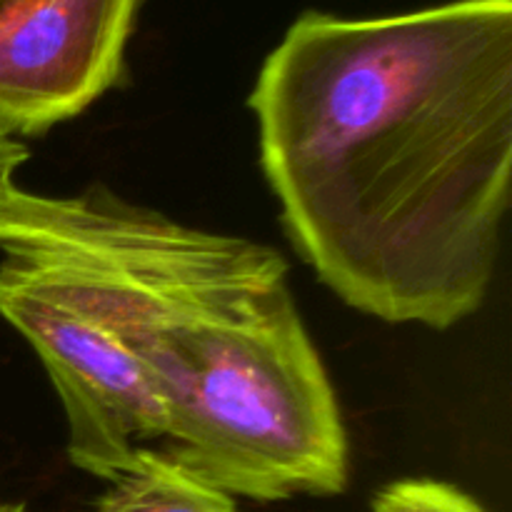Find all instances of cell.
<instances>
[{"label": "cell", "mask_w": 512, "mask_h": 512, "mask_svg": "<svg viewBox=\"0 0 512 512\" xmlns=\"http://www.w3.org/2000/svg\"><path fill=\"white\" fill-rule=\"evenodd\" d=\"M250 110L290 243L345 305L448 330L498 268L512 185V0L305 10Z\"/></svg>", "instance_id": "obj_1"}, {"label": "cell", "mask_w": 512, "mask_h": 512, "mask_svg": "<svg viewBox=\"0 0 512 512\" xmlns=\"http://www.w3.org/2000/svg\"><path fill=\"white\" fill-rule=\"evenodd\" d=\"M158 393V450L233 498H328L348 485L338 398L288 283L175 330Z\"/></svg>", "instance_id": "obj_2"}, {"label": "cell", "mask_w": 512, "mask_h": 512, "mask_svg": "<svg viewBox=\"0 0 512 512\" xmlns=\"http://www.w3.org/2000/svg\"><path fill=\"white\" fill-rule=\"evenodd\" d=\"M225 308L155 298L63 260L0 265V315L28 340L58 390L68 460L100 480L163 440L155 385L163 335Z\"/></svg>", "instance_id": "obj_3"}, {"label": "cell", "mask_w": 512, "mask_h": 512, "mask_svg": "<svg viewBox=\"0 0 512 512\" xmlns=\"http://www.w3.org/2000/svg\"><path fill=\"white\" fill-rule=\"evenodd\" d=\"M0 250L15 260H63L165 300H228L288 280L263 243L175 223L110 190L40 195L0 183Z\"/></svg>", "instance_id": "obj_4"}, {"label": "cell", "mask_w": 512, "mask_h": 512, "mask_svg": "<svg viewBox=\"0 0 512 512\" xmlns=\"http://www.w3.org/2000/svg\"><path fill=\"white\" fill-rule=\"evenodd\" d=\"M140 3L0 0V133H45L118 85Z\"/></svg>", "instance_id": "obj_5"}, {"label": "cell", "mask_w": 512, "mask_h": 512, "mask_svg": "<svg viewBox=\"0 0 512 512\" xmlns=\"http://www.w3.org/2000/svg\"><path fill=\"white\" fill-rule=\"evenodd\" d=\"M93 512H243L233 495L205 483L158 448H140Z\"/></svg>", "instance_id": "obj_6"}, {"label": "cell", "mask_w": 512, "mask_h": 512, "mask_svg": "<svg viewBox=\"0 0 512 512\" xmlns=\"http://www.w3.org/2000/svg\"><path fill=\"white\" fill-rule=\"evenodd\" d=\"M373 512H485L478 500L450 483L430 478L395 480L378 490Z\"/></svg>", "instance_id": "obj_7"}, {"label": "cell", "mask_w": 512, "mask_h": 512, "mask_svg": "<svg viewBox=\"0 0 512 512\" xmlns=\"http://www.w3.org/2000/svg\"><path fill=\"white\" fill-rule=\"evenodd\" d=\"M28 148L18 138L0 133V183L8 178H15V170L28 160Z\"/></svg>", "instance_id": "obj_8"}, {"label": "cell", "mask_w": 512, "mask_h": 512, "mask_svg": "<svg viewBox=\"0 0 512 512\" xmlns=\"http://www.w3.org/2000/svg\"><path fill=\"white\" fill-rule=\"evenodd\" d=\"M0 512H25L23 505H0Z\"/></svg>", "instance_id": "obj_9"}]
</instances>
